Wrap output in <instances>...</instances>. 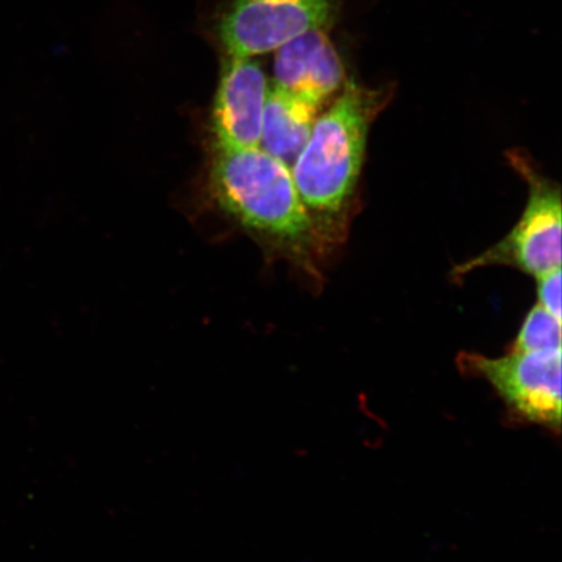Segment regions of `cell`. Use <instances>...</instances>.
I'll use <instances>...</instances> for the list:
<instances>
[{
	"instance_id": "obj_1",
	"label": "cell",
	"mask_w": 562,
	"mask_h": 562,
	"mask_svg": "<svg viewBox=\"0 0 562 562\" xmlns=\"http://www.w3.org/2000/svg\"><path fill=\"white\" fill-rule=\"evenodd\" d=\"M386 97L385 91L348 81L331 108L316 119L292 165L293 180L326 255L346 240L370 126Z\"/></svg>"
},
{
	"instance_id": "obj_2",
	"label": "cell",
	"mask_w": 562,
	"mask_h": 562,
	"mask_svg": "<svg viewBox=\"0 0 562 562\" xmlns=\"http://www.w3.org/2000/svg\"><path fill=\"white\" fill-rule=\"evenodd\" d=\"M211 180L217 201L246 227L291 245L308 266L326 255L291 167L261 146L217 149Z\"/></svg>"
},
{
	"instance_id": "obj_3",
	"label": "cell",
	"mask_w": 562,
	"mask_h": 562,
	"mask_svg": "<svg viewBox=\"0 0 562 562\" xmlns=\"http://www.w3.org/2000/svg\"><path fill=\"white\" fill-rule=\"evenodd\" d=\"M509 161L529 186V201L509 234L482 255L453 270L456 278L488 266H510L533 278L561 267V191L521 151Z\"/></svg>"
},
{
	"instance_id": "obj_4",
	"label": "cell",
	"mask_w": 562,
	"mask_h": 562,
	"mask_svg": "<svg viewBox=\"0 0 562 562\" xmlns=\"http://www.w3.org/2000/svg\"><path fill=\"white\" fill-rule=\"evenodd\" d=\"M335 11L336 0H231L217 34L229 56L255 58L322 30Z\"/></svg>"
},
{
	"instance_id": "obj_5",
	"label": "cell",
	"mask_w": 562,
	"mask_h": 562,
	"mask_svg": "<svg viewBox=\"0 0 562 562\" xmlns=\"http://www.w3.org/2000/svg\"><path fill=\"white\" fill-rule=\"evenodd\" d=\"M461 369L481 375L519 417L559 430L561 349L515 351L501 358L462 353Z\"/></svg>"
},
{
	"instance_id": "obj_6",
	"label": "cell",
	"mask_w": 562,
	"mask_h": 562,
	"mask_svg": "<svg viewBox=\"0 0 562 562\" xmlns=\"http://www.w3.org/2000/svg\"><path fill=\"white\" fill-rule=\"evenodd\" d=\"M267 93L266 75L256 60L229 56L224 61L213 109L217 149L261 145Z\"/></svg>"
},
{
	"instance_id": "obj_7",
	"label": "cell",
	"mask_w": 562,
	"mask_h": 562,
	"mask_svg": "<svg viewBox=\"0 0 562 562\" xmlns=\"http://www.w3.org/2000/svg\"><path fill=\"white\" fill-rule=\"evenodd\" d=\"M277 86L323 104L344 83V68L327 34L312 31L278 48Z\"/></svg>"
},
{
	"instance_id": "obj_8",
	"label": "cell",
	"mask_w": 562,
	"mask_h": 562,
	"mask_svg": "<svg viewBox=\"0 0 562 562\" xmlns=\"http://www.w3.org/2000/svg\"><path fill=\"white\" fill-rule=\"evenodd\" d=\"M322 104L279 86L267 93L261 146L272 157L292 167L307 143Z\"/></svg>"
},
{
	"instance_id": "obj_9",
	"label": "cell",
	"mask_w": 562,
	"mask_h": 562,
	"mask_svg": "<svg viewBox=\"0 0 562 562\" xmlns=\"http://www.w3.org/2000/svg\"><path fill=\"white\" fill-rule=\"evenodd\" d=\"M561 349V319L537 304L522 323L513 342L515 351H542Z\"/></svg>"
},
{
	"instance_id": "obj_10",
	"label": "cell",
	"mask_w": 562,
	"mask_h": 562,
	"mask_svg": "<svg viewBox=\"0 0 562 562\" xmlns=\"http://www.w3.org/2000/svg\"><path fill=\"white\" fill-rule=\"evenodd\" d=\"M538 280V304L561 319V267L543 273Z\"/></svg>"
}]
</instances>
